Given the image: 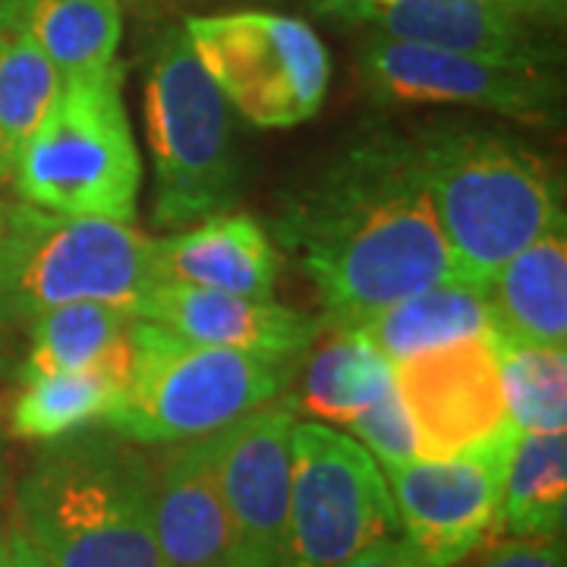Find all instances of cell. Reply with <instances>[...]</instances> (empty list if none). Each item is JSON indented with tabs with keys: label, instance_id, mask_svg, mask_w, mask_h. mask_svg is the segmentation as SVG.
<instances>
[{
	"label": "cell",
	"instance_id": "1",
	"mask_svg": "<svg viewBox=\"0 0 567 567\" xmlns=\"http://www.w3.org/2000/svg\"><path fill=\"white\" fill-rule=\"evenodd\" d=\"M275 234L303 262L331 328L454 281L420 148L394 133L350 142L287 199Z\"/></svg>",
	"mask_w": 567,
	"mask_h": 567
},
{
	"label": "cell",
	"instance_id": "2",
	"mask_svg": "<svg viewBox=\"0 0 567 567\" xmlns=\"http://www.w3.org/2000/svg\"><path fill=\"white\" fill-rule=\"evenodd\" d=\"M155 466L114 429L44 442L17 498L13 567H162Z\"/></svg>",
	"mask_w": 567,
	"mask_h": 567
},
{
	"label": "cell",
	"instance_id": "3",
	"mask_svg": "<svg viewBox=\"0 0 567 567\" xmlns=\"http://www.w3.org/2000/svg\"><path fill=\"white\" fill-rule=\"evenodd\" d=\"M416 148L454 281L486 290L520 249L565 224L551 164L520 140L442 126Z\"/></svg>",
	"mask_w": 567,
	"mask_h": 567
},
{
	"label": "cell",
	"instance_id": "4",
	"mask_svg": "<svg viewBox=\"0 0 567 567\" xmlns=\"http://www.w3.org/2000/svg\"><path fill=\"white\" fill-rule=\"evenodd\" d=\"M133 363L104 420L136 445H181L281 398L297 360L193 344L162 324L133 322Z\"/></svg>",
	"mask_w": 567,
	"mask_h": 567
},
{
	"label": "cell",
	"instance_id": "5",
	"mask_svg": "<svg viewBox=\"0 0 567 567\" xmlns=\"http://www.w3.org/2000/svg\"><path fill=\"white\" fill-rule=\"evenodd\" d=\"M10 183L25 203L58 215L121 224L136 218L142 162L123 107L121 63L61 82L51 111L22 145Z\"/></svg>",
	"mask_w": 567,
	"mask_h": 567
},
{
	"label": "cell",
	"instance_id": "6",
	"mask_svg": "<svg viewBox=\"0 0 567 567\" xmlns=\"http://www.w3.org/2000/svg\"><path fill=\"white\" fill-rule=\"evenodd\" d=\"M158 278L155 240L107 218L0 203V319L32 324L48 309L102 300L130 306Z\"/></svg>",
	"mask_w": 567,
	"mask_h": 567
},
{
	"label": "cell",
	"instance_id": "7",
	"mask_svg": "<svg viewBox=\"0 0 567 567\" xmlns=\"http://www.w3.org/2000/svg\"><path fill=\"white\" fill-rule=\"evenodd\" d=\"M145 130L155 158V221L189 227L240 196L227 99L205 73L183 25L155 39L145 70Z\"/></svg>",
	"mask_w": 567,
	"mask_h": 567
},
{
	"label": "cell",
	"instance_id": "8",
	"mask_svg": "<svg viewBox=\"0 0 567 567\" xmlns=\"http://www.w3.org/2000/svg\"><path fill=\"white\" fill-rule=\"evenodd\" d=\"M186 39L221 95L256 126H297L319 114L331 58L303 20L240 10L186 20Z\"/></svg>",
	"mask_w": 567,
	"mask_h": 567
},
{
	"label": "cell",
	"instance_id": "9",
	"mask_svg": "<svg viewBox=\"0 0 567 567\" xmlns=\"http://www.w3.org/2000/svg\"><path fill=\"white\" fill-rule=\"evenodd\" d=\"M401 536V517L379 461L322 423L290 432L287 567H331Z\"/></svg>",
	"mask_w": 567,
	"mask_h": 567
},
{
	"label": "cell",
	"instance_id": "10",
	"mask_svg": "<svg viewBox=\"0 0 567 567\" xmlns=\"http://www.w3.org/2000/svg\"><path fill=\"white\" fill-rule=\"evenodd\" d=\"M507 423L498 435L457 457L385 466L401 533L429 567H454L495 536L507 457L517 442Z\"/></svg>",
	"mask_w": 567,
	"mask_h": 567
},
{
	"label": "cell",
	"instance_id": "11",
	"mask_svg": "<svg viewBox=\"0 0 567 567\" xmlns=\"http://www.w3.org/2000/svg\"><path fill=\"white\" fill-rule=\"evenodd\" d=\"M360 76L382 102L483 107L527 123L558 117V80L551 66L536 63L488 61L410 41L369 39L360 51Z\"/></svg>",
	"mask_w": 567,
	"mask_h": 567
},
{
	"label": "cell",
	"instance_id": "12",
	"mask_svg": "<svg viewBox=\"0 0 567 567\" xmlns=\"http://www.w3.org/2000/svg\"><path fill=\"white\" fill-rule=\"evenodd\" d=\"M293 416V401L275 398L208 435L218 488L234 527L237 567H287Z\"/></svg>",
	"mask_w": 567,
	"mask_h": 567
},
{
	"label": "cell",
	"instance_id": "13",
	"mask_svg": "<svg viewBox=\"0 0 567 567\" xmlns=\"http://www.w3.org/2000/svg\"><path fill=\"white\" fill-rule=\"evenodd\" d=\"M391 382L425 461L457 457L507 425L498 350L488 334L404 357L391 363Z\"/></svg>",
	"mask_w": 567,
	"mask_h": 567
},
{
	"label": "cell",
	"instance_id": "14",
	"mask_svg": "<svg viewBox=\"0 0 567 567\" xmlns=\"http://www.w3.org/2000/svg\"><path fill=\"white\" fill-rule=\"evenodd\" d=\"M324 20L363 29L372 39L410 41L473 58L551 66L536 22L492 0H312Z\"/></svg>",
	"mask_w": 567,
	"mask_h": 567
},
{
	"label": "cell",
	"instance_id": "15",
	"mask_svg": "<svg viewBox=\"0 0 567 567\" xmlns=\"http://www.w3.org/2000/svg\"><path fill=\"white\" fill-rule=\"evenodd\" d=\"M130 312L155 322L193 344L230 347L278 360H297L319 341L324 322L275 300L162 281L142 293Z\"/></svg>",
	"mask_w": 567,
	"mask_h": 567
},
{
	"label": "cell",
	"instance_id": "16",
	"mask_svg": "<svg viewBox=\"0 0 567 567\" xmlns=\"http://www.w3.org/2000/svg\"><path fill=\"white\" fill-rule=\"evenodd\" d=\"M152 520L162 567H237L234 527L208 435L174 445L155 466Z\"/></svg>",
	"mask_w": 567,
	"mask_h": 567
},
{
	"label": "cell",
	"instance_id": "17",
	"mask_svg": "<svg viewBox=\"0 0 567 567\" xmlns=\"http://www.w3.org/2000/svg\"><path fill=\"white\" fill-rule=\"evenodd\" d=\"M158 278L205 290L271 300L278 249L265 227L246 215H215L177 237L155 240Z\"/></svg>",
	"mask_w": 567,
	"mask_h": 567
},
{
	"label": "cell",
	"instance_id": "18",
	"mask_svg": "<svg viewBox=\"0 0 567 567\" xmlns=\"http://www.w3.org/2000/svg\"><path fill=\"white\" fill-rule=\"evenodd\" d=\"M488 341L495 347H565L567 240L565 224L520 249L486 284Z\"/></svg>",
	"mask_w": 567,
	"mask_h": 567
},
{
	"label": "cell",
	"instance_id": "19",
	"mask_svg": "<svg viewBox=\"0 0 567 567\" xmlns=\"http://www.w3.org/2000/svg\"><path fill=\"white\" fill-rule=\"evenodd\" d=\"M136 316L117 303L76 300L39 316L32 328V350L22 372H104L126 388L133 363Z\"/></svg>",
	"mask_w": 567,
	"mask_h": 567
},
{
	"label": "cell",
	"instance_id": "20",
	"mask_svg": "<svg viewBox=\"0 0 567 567\" xmlns=\"http://www.w3.org/2000/svg\"><path fill=\"white\" fill-rule=\"evenodd\" d=\"M61 73L32 35L22 0H0V183L61 92Z\"/></svg>",
	"mask_w": 567,
	"mask_h": 567
},
{
	"label": "cell",
	"instance_id": "21",
	"mask_svg": "<svg viewBox=\"0 0 567 567\" xmlns=\"http://www.w3.org/2000/svg\"><path fill=\"white\" fill-rule=\"evenodd\" d=\"M353 328L388 363H398L432 347L488 334L486 290L461 281L435 284L391 303Z\"/></svg>",
	"mask_w": 567,
	"mask_h": 567
},
{
	"label": "cell",
	"instance_id": "22",
	"mask_svg": "<svg viewBox=\"0 0 567 567\" xmlns=\"http://www.w3.org/2000/svg\"><path fill=\"white\" fill-rule=\"evenodd\" d=\"M567 511L565 432H520L507 457L495 536L561 539Z\"/></svg>",
	"mask_w": 567,
	"mask_h": 567
},
{
	"label": "cell",
	"instance_id": "23",
	"mask_svg": "<svg viewBox=\"0 0 567 567\" xmlns=\"http://www.w3.org/2000/svg\"><path fill=\"white\" fill-rule=\"evenodd\" d=\"M391 385V363L357 328H334V334L312 350L303 388L290 398L306 416L328 423H350Z\"/></svg>",
	"mask_w": 567,
	"mask_h": 567
},
{
	"label": "cell",
	"instance_id": "24",
	"mask_svg": "<svg viewBox=\"0 0 567 567\" xmlns=\"http://www.w3.org/2000/svg\"><path fill=\"white\" fill-rule=\"evenodd\" d=\"M123 394V382L104 372H20L10 404V432L25 442H54L104 423Z\"/></svg>",
	"mask_w": 567,
	"mask_h": 567
},
{
	"label": "cell",
	"instance_id": "25",
	"mask_svg": "<svg viewBox=\"0 0 567 567\" xmlns=\"http://www.w3.org/2000/svg\"><path fill=\"white\" fill-rule=\"evenodd\" d=\"M32 35L61 80L102 70L117 58L121 0H22Z\"/></svg>",
	"mask_w": 567,
	"mask_h": 567
},
{
	"label": "cell",
	"instance_id": "26",
	"mask_svg": "<svg viewBox=\"0 0 567 567\" xmlns=\"http://www.w3.org/2000/svg\"><path fill=\"white\" fill-rule=\"evenodd\" d=\"M507 423L517 432H565V347H495Z\"/></svg>",
	"mask_w": 567,
	"mask_h": 567
},
{
	"label": "cell",
	"instance_id": "27",
	"mask_svg": "<svg viewBox=\"0 0 567 567\" xmlns=\"http://www.w3.org/2000/svg\"><path fill=\"white\" fill-rule=\"evenodd\" d=\"M347 425L360 439V445L382 466H401L420 457L416 432H413V423L406 416V406L394 382Z\"/></svg>",
	"mask_w": 567,
	"mask_h": 567
},
{
	"label": "cell",
	"instance_id": "28",
	"mask_svg": "<svg viewBox=\"0 0 567 567\" xmlns=\"http://www.w3.org/2000/svg\"><path fill=\"white\" fill-rule=\"evenodd\" d=\"M454 567H567L561 539H488Z\"/></svg>",
	"mask_w": 567,
	"mask_h": 567
},
{
	"label": "cell",
	"instance_id": "29",
	"mask_svg": "<svg viewBox=\"0 0 567 567\" xmlns=\"http://www.w3.org/2000/svg\"><path fill=\"white\" fill-rule=\"evenodd\" d=\"M331 567H429L423 561V555L406 543L404 536H391L382 539L375 546L363 548L357 555H350L344 561Z\"/></svg>",
	"mask_w": 567,
	"mask_h": 567
},
{
	"label": "cell",
	"instance_id": "30",
	"mask_svg": "<svg viewBox=\"0 0 567 567\" xmlns=\"http://www.w3.org/2000/svg\"><path fill=\"white\" fill-rule=\"evenodd\" d=\"M492 3H498V7H505L511 13L536 22V25H551L565 13V0H492Z\"/></svg>",
	"mask_w": 567,
	"mask_h": 567
},
{
	"label": "cell",
	"instance_id": "31",
	"mask_svg": "<svg viewBox=\"0 0 567 567\" xmlns=\"http://www.w3.org/2000/svg\"><path fill=\"white\" fill-rule=\"evenodd\" d=\"M0 567H13V555H10V536L0 527Z\"/></svg>",
	"mask_w": 567,
	"mask_h": 567
},
{
	"label": "cell",
	"instance_id": "32",
	"mask_svg": "<svg viewBox=\"0 0 567 567\" xmlns=\"http://www.w3.org/2000/svg\"><path fill=\"white\" fill-rule=\"evenodd\" d=\"M3 488H7V466H3V442H0V498H3Z\"/></svg>",
	"mask_w": 567,
	"mask_h": 567
},
{
	"label": "cell",
	"instance_id": "33",
	"mask_svg": "<svg viewBox=\"0 0 567 567\" xmlns=\"http://www.w3.org/2000/svg\"><path fill=\"white\" fill-rule=\"evenodd\" d=\"M3 328H7V324L0 319V369H3Z\"/></svg>",
	"mask_w": 567,
	"mask_h": 567
}]
</instances>
